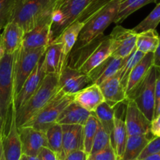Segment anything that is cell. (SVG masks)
<instances>
[{
    "label": "cell",
    "mask_w": 160,
    "mask_h": 160,
    "mask_svg": "<svg viewBox=\"0 0 160 160\" xmlns=\"http://www.w3.org/2000/svg\"><path fill=\"white\" fill-rule=\"evenodd\" d=\"M120 0H95L88 12L79 21L84 22L78 40L70 53L77 51L103 35L105 30L113 23Z\"/></svg>",
    "instance_id": "6da1fadb"
},
{
    "label": "cell",
    "mask_w": 160,
    "mask_h": 160,
    "mask_svg": "<svg viewBox=\"0 0 160 160\" xmlns=\"http://www.w3.org/2000/svg\"><path fill=\"white\" fill-rule=\"evenodd\" d=\"M112 40L109 35H102L67 56L66 65L88 75L112 55ZM65 65V66H66Z\"/></svg>",
    "instance_id": "7a4b0ae2"
},
{
    "label": "cell",
    "mask_w": 160,
    "mask_h": 160,
    "mask_svg": "<svg viewBox=\"0 0 160 160\" xmlns=\"http://www.w3.org/2000/svg\"><path fill=\"white\" fill-rule=\"evenodd\" d=\"M59 88V76L46 75L40 86L29 100L18 109L15 110V119L17 127H21L31 122L39 111L53 98Z\"/></svg>",
    "instance_id": "3957f363"
},
{
    "label": "cell",
    "mask_w": 160,
    "mask_h": 160,
    "mask_svg": "<svg viewBox=\"0 0 160 160\" xmlns=\"http://www.w3.org/2000/svg\"><path fill=\"white\" fill-rule=\"evenodd\" d=\"M95 0H56L52 12L50 43L71 24L84 16Z\"/></svg>",
    "instance_id": "277c9868"
},
{
    "label": "cell",
    "mask_w": 160,
    "mask_h": 160,
    "mask_svg": "<svg viewBox=\"0 0 160 160\" xmlns=\"http://www.w3.org/2000/svg\"><path fill=\"white\" fill-rule=\"evenodd\" d=\"M56 0H17L10 21L24 33L32 30L43 19L52 16Z\"/></svg>",
    "instance_id": "5b68a950"
},
{
    "label": "cell",
    "mask_w": 160,
    "mask_h": 160,
    "mask_svg": "<svg viewBox=\"0 0 160 160\" xmlns=\"http://www.w3.org/2000/svg\"><path fill=\"white\" fill-rule=\"evenodd\" d=\"M15 53H3L0 59V117L4 122L3 136L9 130L12 117Z\"/></svg>",
    "instance_id": "8992f818"
},
{
    "label": "cell",
    "mask_w": 160,
    "mask_h": 160,
    "mask_svg": "<svg viewBox=\"0 0 160 160\" xmlns=\"http://www.w3.org/2000/svg\"><path fill=\"white\" fill-rule=\"evenodd\" d=\"M46 48L47 46L34 50H26L20 46L16 52L13 67V100L20 92L24 82L44 56Z\"/></svg>",
    "instance_id": "52a82bcc"
},
{
    "label": "cell",
    "mask_w": 160,
    "mask_h": 160,
    "mask_svg": "<svg viewBox=\"0 0 160 160\" xmlns=\"http://www.w3.org/2000/svg\"><path fill=\"white\" fill-rule=\"evenodd\" d=\"M156 75L157 67L153 64L145 78L127 97V100L130 99L134 100L139 109L151 122L154 119L156 108L155 84Z\"/></svg>",
    "instance_id": "ba28073f"
},
{
    "label": "cell",
    "mask_w": 160,
    "mask_h": 160,
    "mask_svg": "<svg viewBox=\"0 0 160 160\" xmlns=\"http://www.w3.org/2000/svg\"><path fill=\"white\" fill-rule=\"evenodd\" d=\"M74 100L73 96L67 95L62 91L58 90L53 98L47 104L38 114L27 125L45 133L53 124L56 123L64 108Z\"/></svg>",
    "instance_id": "9c48e42d"
},
{
    "label": "cell",
    "mask_w": 160,
    "mask_h": 160,
    "mask_svg": "<svg viewBox=\"0 0 160 160\" xmlns=\"http://www.w3.org/2000/svg\"><path fill=\"white\" fill-rule=\"evenodd\" d=\"M93 84L88 75L70 66H64L59 76V88L67 95L74 96L83 89Z\"/></svg>",
    "instance_id": "30bf717a"
},
{
    "label": "cell",
    "mask_w": 160,
    "mask_h": 160,
    "mask_svg": "<svg viewBox=\"0 0 160 160\" xmlns=\"http://www.w3.org/2000/svg\"><path fill=\"white\" fill-rule=\"evenodd\" d=\"M112 40V55L114 57H128L136 48L137 33L132 29H128L117 25L109 35Z\"/></svg>",
    "instance_id": "8fae6325"
},
{
    "label": "cell",
    "mask_w": 160,
    "mask_h": 160,
    "mask_svg": "<svg viewBox=\"0 0 160 160\" xmlns=\"http://www.w3.org/2000/svg\"><path fill=\"white\" fill-rule=\"evenodd\" d=\"M125 124L128 136L148 135L151 128V121L142 113L134 100H127Z\"/></svg>",
    "instance_id": "7c38bea8"
},
{
    "label": "cell",
    "mask_w": 160,
    "mask_h": 160,
    "mask_svg": "<svg viewBox=\"0 0 160 160\" xmlns=\"http://www.w3.org/2000/svg\"><path fill=\"white\" fill-rule=\"evenodd\" d=\"M51 24V16L43 19L32 30L24 33L21 46L26 50L48 46L50 44Z\"/></svg>",
    "instance_id": "4fadbf2b"
},
{
    "label": "cell",
    "mask_w": 160,
    "mask_h": 160,
    "mask_svg": "<svg viewBox=\"0 0 160 160\" xmlns=\"http://www.w3.org/2000/svg\"><path fill=\"white\" fill-rule=\"evenodd\" d=\"M22 152L31 156H38L41 149L48 147L45 134L43 132L33 128L29 125L19 127Z\"/></svg>",
    "instance_id": "5bb4252c"
},
{
    "label": "cell",
    "mask_w": 160,
    "mask_h": 160,
    "mask_svg": "<svg viewBox=\"0 0 160 160\" xmlns=\"http://www.w3.org/2000/svg\"><path fill=\"white\" fill-rule=\"evenodd\" d=\"M43 58L44 56L41 58L34 70L27 78L22 88L20 89V92L17 93V95L14 98L12 107L15 110L18 109L19 108L23 106L29 100L30 97L38 89L42 80L46 75L43 67Z\"/></svg>",
    "instance_id": "9a60e30c"
},
{
    "label": "cell",
    "mask_w": 160,
    "mask_h": 160,
    "mask_svg": "<svg viewBox=\"0 0 160 160\" xmlns=\"http://www.w3.org/2000/svg\"><path fill=\"white\" fill-rule=\"evenodd\" d=\"M12 117L7 133L2 136L3 152L6 160H19L22 155V145L18 127L16 123L14 108H12Z\"/></svg>",
    "instance_id": "2e32d148"
},
{
    "label": "cell",
    "mask_w": 160,
    "mask_h": 160,
    "mask_svg": "<svg viewBox=\"0 0 160 160\" xmlns=\"http://www.w3.org/2000/svg\"><path fill=\"white\" fill-rule=\"evenodd\" d=\"M66 65L62 53V45L59 42H53L47 46L43 58V67L45 75L59 76L61 71Z\"/></svg>",
    "instance_id": "e0dca14e"
},
{
    "label": "cell",
    "mask_w": 160,
    "mask_h": 160,
    "mask_svg": "<svg viewBox=\"0 0 160 160\" xmlns=\"http://www.w3.org/2000/svg\"><path fill=\"white\" fill-rule=\"evenodd\" d=\"M23 36V30L15 22L9 21L4 27L0 37V45L4 53H15L21 46Z\"/></svg>",
    "instance_id": "ac0fdd59"
},
{
    "label": "cell",
    "mask_w": 160,
    "mask_h": 160,
    "mask_svg": "<svg viewBox=\"0 0 160 160\" xmlns=\"http://www.w3.org/2000/svg\"><path fill=\"white\" fill-rule=\"evenodd\" d=\"M99 87L104 97L105 101L111 107H115L116 105L127 100L126 93L120 83L119 72L102 83Z\"/></svg>",
    "instance_id": "d6986e66"
},
{
    "label": "cell",
    "mask_w": 160,
    "mask_h": 160,
    "mask_svg": "<svg viewBox=\"0 0 160 160\" xmlns=\"http://www.w3.org/2000/svg\"><path fill=\"white\" fill-rule=\"evenodd\" d=\"M62 130V151L60 160L73 151L83 150V125H61Z\"/></svg>",
    "instance_id": "ffe728a7"
},
{
    "label": "cell",
    "mask_w": 160,
    "mask_h": 160,
    "mask_svg": "<svg viewBox=\"0 0 160 160\" xmlns=\"http://www.w3.org/2000/svg\"><path fill=\"white\" fill-rule=\"evenodd\" d=\"M123 59L110 56L88 74L94 84L100 86L120 70Z\"/></svg>",
    "instance_id": "44dd1931"
},
{
    "label": "cell",
    "mask_w": 160,
    "mask_h": 160,
    "mask_svg": "<svg viewBox=\"0 0 160 160\" xmlns=\"http://www.w3.org/2000/svg\"><path fill=\"white\" fill-rule=\"evenodd\" d=\"M73 99L76 103L92 113L95 111L98 105L105 101L99 86L94 83L75 94Z\"/></svg>",
    "instance_id": "7402d4cb"
},
{
    "label": "cell",
    "mask_w": 160,
    "mask_h": 160,
    "mask_svg": "<svg viewBox=\"0 0 160 160\" xmlns=\"http://www.w3.org/2000/svg\"><path fill=\"white\" fill-rule=\"evenodd\" d=\"M154 64V53H146L131 71L127 83L126 96H128L140 84L145 78L152 66Z\"/></svg>",
    "instance_id": "603a6c76"
},
{
    "label": "cell",
    "mask_w": 160,
    "mask_h": 160,
    "mask_svg": "<svg viewBox=\"0 0 160 160\" xmlns=\"http://www.w3.org/2000/svg\"><path fill=\"white\" fill-rule=\"evenodd\" d=\"M91 114L92 112L86 110L73 100L64 108L58 118L56 123L60 125H84Z\"/></svg>",
    "instance_id": "cb8c5ba5"
},
{
    "label": "cell",
    "mask_w": 160,
    "mask_h": 160,
    "mask_svg": "<svg viewBox=\"0 0 160 160\" xmlns=\"http://www.w3.org/2000/svg\"><path fill=\"white\" fill-rule=\"evenodd\" d=\"M128 135L127 132L125 120L122 119L115 110V117H114V127L112 133L110 136V143L115 152L117 160H122L123 153L126 147L127 140Z\"/></svg>",
    "instance_id": "d4e9b609"
},
{
    "label": "cell",
    "mask_w": 160,
    "mask_h": 160,
    "mask_svg": "<svg viewBox=\"0 0 160 160\" xmlns=\"http://www.w3.org/2000/svg\"><path fill=\"white\" fill-rule=\"evenodd\" d=\"M84 26V22L77 21L73 22L70 25H69L60 34V35L54 40L53 42H59L62 45V53L63 56L67 61V56L72 51V49L74 46L75 43L78 40V35L80 31Z\"/></svg>",
    "instance_id": "484cf974"
},
{
    "label": "cell",
    "mask_w": 160,
    "mask_h": 160,
    "mask_svg": "<svg viewBox=\"0 0 160 160\" xmlns=\"http://www.w3.org/2000/svg\"><path fill=\"white\" fill-rule=\"evenodd\" d=\"M152 137H149L148 135L128 136L122 160L137 159Z\"/></svg>",
    "instance_id": "4316f807"
},
{
    "label": "cell",
    "mask_w": 160,
    "mask_h": 160,
    "mask_svg": "<svg viewBox=\"0 0 160 160\" xmlns=\"http://www.w3.org/2000/svg\"><path fill=\"white\" fill-rule=\"evenodd\" d=\"M159 35L156 29H150L138 34L136 49L142 53H154L158 46Z\"/></svg>",
    "instance_id": "83f0119b"
},
{
    "label": "cell",
    "mask_w": 160,
    "mask_h": 160,
    "mask_svg": "<svg viewBox=\"0 0 160 160\" xmlns=\"http://www.w3.org/2000/svg\"><path fill=\"white\" fill-rule=\"evenodd\" d=\"M157 0H120L118 12L113 20L114 24H120L128 18L130 15L138 10L143 6Z\"/></svg>",
    "instance_id": "f1b7e54d"
},
{
    "label": "cell",
    "mask_w": 160,
    "mask_h": 160,
    "mask_svg": "<svg viewBox=\"0 0 160 160\" xmlns=\"http://www.w3.org/2000/svg\"><path fill=\"white\" fill-rule=\"evenodd\" d=\"M102 128L111 136L114 127L115 107H111L106 101L97 107L93 112Z\"/></svg>",
    "instance_id": "f546056e"
},
{
    "label": "cell",
    "mask_w": 160,
    "mask_h": 160,
    "mask_svg": "<svg viewBox=\"0 0 160 160\" xmlns=\"http://www.w3.org/2000/svg\"><path fill=\"white\" fill-rule=\"evenodd\" d=\"M99 126L96 116L92 113L87 122L83 125V150L90 155L93 145L94 138Z\"/></svg>",
    "instance_id": "4dcf8cb0"
},
{
    "label": "cell",
    "mask_w": 160,
    "mask_h": 160,
    "mask_svg": "<svg viewBox=\"0 0 160 160\" xmlns=\"http://www.w3.org/2000/svg\"><path fill=\"white\" fill-rule=\"evenodd\" d=\"M48 147L59 156L60 160L62 151V125L55 123L49 127L45 133Z\"/></svg>",
    "instance_id": "1f68e13d"
},
{
    "label": "cell",
    "mask_w": 160,
    "mask_h": 160,
    "mask_svg": "<svg viewBox=\"0 0 160 160\" xmlns=\"http://www.w3.org/2000/svg\"><path fill=\"white\" fill-rule=\"evenodd\" d=\"M145 55V53H142V52L139 51L135 48V50L128 57L123 59L121 68L119 71V75H120V83H121L124 89H126L127 83H128V78H129L131 71L135 67L136 64L143 58Z\"/></svg>",
    "instance_id": "d6a6232c"
},
{
    "label": "cell",
    "mask_w": 160,
    "mask_h": 160,
    "mask_svg": "<svg viewBox=\"0 0 160 160\" xmlns=\"http://www.w3.org/2000/svg\"><path fill=\"white\" fill-rule=\"evenodd\" d=\"M160 23V3L156 5L153 10L141 21L137 26L132 28L133 31L135 33L142 32L150 29H156L157 26Z\"/></svg>",
    "instance_id": "836d02e7"
},
{
    "label": "cell",
    "mask_w": 160,
    "mask_h": 160,
    "mask_svg": "<svg viewBox=\"0 0 160 160\" xmlns=\"http://www.w3.org/2000/svg\"><path fill=\"white\" fill-rule=\"evenodd\" d=\"M110 144V135L102 128V126L99 123V126L94 138L93 145H92L90 155L100 152Z\"/></svg>",
    "instance_id": "e575fe53"
},
{
    "label": "cell",
    "mask_w": 160,
    "mask_h": 160,
    "mask_svg": "<svg viewBox=\"0 0 160 160\" xmlns=\"http://www.w3.org/2000/svg\"><path fill=\"white\" fill-rule=\"evenodd\" d=\"M17 0H0V31L10 21Z\"/></svg>",
    "instance_id": "d590c367"
},
{
    "label": "cell",
    "mask_w": 160,
    "mask_h": 160,
    "mask_svg": "<svg viewBox=\"0 0 160 160\" xmlns=\"http://www.w3.org/2000/svg\"><path fill=\"white\" fill-rule=\"evenodd\" d=\"M160 152V137L159 136H152L149 142L148 143L142 153L138 157L137 160H142L147 157L154 154Z\"/></svg>",
    "instance_id": "8d00e7d4"
},
{
    "label": "cell",
    "mask_w": 160,
    "mask_h": 160,
    "mask_svg": "<svg viewBox=\"0 0 160 160\" xmlns=\"http://www.w3.org/2000/svg\"><path fill=\"white\" fill-rule=\"evenodd\" d=\"M89 158L93 160H117V156L110 144L100 152L89 155Z\"/></svg>",
    "instance_id": "74e56055"
},
{
    "label": "cell",
    "mask_w": 160,
    "mask_h": 160,
    "mask_svg": "<svg viewBox=\"0 0 160 160\" xmlns=\"http://www.w3.org/2000/svg\"><path fill=\"white\" fill-rule=\"evenodd\" d=\"M39 160H59V156L48 147H43L38 155Z\"/></svg>",
    "instance_id": "f35d334b"
},
{
    "label": "cell",
    "mask_w": 160,
    "mask_h": 160,
    "mask_svg": "<svg viewBox=\"0 0 160 160\" xmlns=\"http://www.w3.org/2000/svg\"><path fill=\"white\" fill-rule=\"evenodd\" d=\"M89 154L84 152L82 149L73 151L70 152L63 160H88L89 158Z\"/></svg>",
    "instance_id": "ab89813d"
},
{
    "label": "cell",
    "mask_w": 160,
    "mask_h": 160,
    "mask_svg": "<svg viewBox=\"0 0 160 160\" xmlns=\"http://www.w3.org/2000/svg\"><path fill=\"white\" fill-rule=\"evenodd\" d=\"M150 133L153 136H159L160 137V115L154 118L151 122Z\"/></svg>",
    "instance_id": "60d3db41"
},
{
    "label": "cell",
    "mask_w": 160,
    "mask_h": 160,
    "mask_svg": "<svg viewBox=\"0 0 160 160\" xmlns=\"http://www.w3.org/2000/svg\"><path fill=\"white\" fill-rule=\"evenodd\" d=\"M157 67V66H156ZM155 99L156 107L160 101V67H157V75H156V84H155Z\"/></svg>",
    "instance_id": "b9f144b4"
},
{
    "label": "cell",
    "mask_w": 160,
    "mask_h": 160,
    "mask_svg": "<svg viewBox=\"0 0 160 160\" xmlns=\"http://www.w3.org/2000/svg\"><path fill=\"white\" fill-rule=\"evenodd\" d=\"M154 65L160 67V35L158 46L154 52Z\"/></svg>",
    "instance_id": "7bdbcfd3"
},
{
    "label": "cell",
    "mask_w": 160,
    "mask_h": 160,
    "mask_svg": "<svg viewBox=\"0 0 160 160\" xmlns=\"http://www.w3.org/2000/svg\"><path fill=\"white\" fill-rule=\"evenodd\" d=\"M19 160H39V158H38V156H31V155L22 154Z\"/></svg>",
    "instance_id": "ee69618b"
},
{
    "label": "cell",
    "mask_w": 160,
    "mask_h": 160,
    "mask_svg": "<svg viewBox=\"0 0 160 160\" xmlns=\"http://www.w3.org/2000/svg\"><path fill=\"white\" fill-rule=\"evenodd\" d=\"M4 122L2 119V118L0 117V144H2V140L3 134H4Z\"/></svg>",
    "instance_id": "f6af8a7d"
},
{
    "label": "cell",
    "mask_w": 160,
    "mask_h": 160,
    "mask_svg": "<svg viewBox=\"0 0 160 160\" xmlns=\"http://www.w3.org/2000/svg\"><path fill=\"white\" fill-rule=\"evenodd\" d=\"M142 160H160V152L150 155V156L147 157Z\"/></svg>",
    "instance_id": "bcb514c9"
},
{
    "label": "cell",
    "mask_w": 160,
    "mask_h": 160,
    "mask_svg": "<svg viewBox=\"0 0 160 160\" xmlns=\"http://www.w3.org/2000/svg\"><path fill=\"white\" fill-rule=\"evenodd\" d=\"M160 115V101L159 103L158 104L157 106L155 108V113H154V118H156V116H158Z\"/></svg>",
    "instance_id": "7dc6e473"
},
{
    "label": "cell",
    "mask_w": 160,
    "mask_h": 160,
    "mask_svg": "<svg viewBox=\"0 0 160 160\" xmlns=\"http://www.w3.org/2000/svg\"><path fill=\"white\" fill-rule=\"evenodd\" d=\"M0 160H6V158H5V155H4V152H3L2 144H0Z\"/></svg>",
    "instance_id": "c3c4849f"
},
{
    "label": "cell",
    "mask_w": 160,
    "mask_h": 160,
    "mask_svg": "<svg viewBox=\"0 0 160 160\" xmlns=\"http://www.w3.org/2000/svg\"><path fill=\"white\" fill-rule=\"evenodd\" d=\"M3 53H4V52H3L2 49L1 45H0V59H1V57H2V56Z\"/></svg>",
    "instance_id": "681fc988"
},
{
    "label": "cell",
    "mask_w": 160,
    "mask_h": 160,
    "mask_svg": "<svg viewBox=\"0 0 160 160\" xmlns=\"http://www.w3.org/2000/svg\"><path fill=\"white\" fill-rule=\"evenodd\" d=\"M88 160H93V159H91V158H88Z\"/></svg>",
    "instance_id": "f907efd6"
},
{
    "label": "cell",
    "mask_w": 160,
    "mask_h": 160,
    "mask_svg": "<svg viewBox=\"0 0 160 160\" xmlns=\"http://www.w3.org/2000/svg\"><path fill=\"white\" fill-rule=\"evenodd\" d=\"M0 37H1V31H0Z\"/></svg>",
    "instance_id": "816d5d0a"
},
{
    "label": "cell",
    "mask_w": 160,
    "mask_h": 160,
    "mask_svg": "<svg viewBox=\"0 0 160 160\" xmlns=\"http://www.w3.org/2000/svg\"><path fill=\"white\" fill-rule=\"evenodd\" d=\"M133 160H137V159H133Z\"/></svg>",
    "instance_id": "f5cc1de1"
}]
</instances>
